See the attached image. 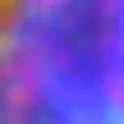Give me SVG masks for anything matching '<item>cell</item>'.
Returning a JSON list of instances; mask_svg holds the SVG:
<instances>
[{"instance_id":"cell-1","label":"cell","mask_w":124,"mask_h":124,"mask_svg":"<svg viewBox=\"0 0 124 124\" xmlns=\"http://www.w3.org/2000/svg\"><path fill=\"white\" fill-rule=\"evenodd\" d=\"M0 124H124V0H0Z\"/></svg>"}]
</instances>
